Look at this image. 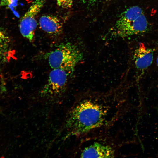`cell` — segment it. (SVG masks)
<instances>
[{"instance_id": "1", "label": "cell", "mask_w": 158, "mask_h": 158, "mask_svg": "<svg viewBox=\"0 0 158 158\" xmlns=\"http://www.w3.org/2000/svg\"><path fill=\"white\" fill-rule=\"evenodd\" d=\"M113 107L104 100L92 98L80 99L68 114L65 125L69 135H83L107 125Z\"/></svg>"}, {"instance_id": "8", "label": "cell", "mask_w": 158, "mask_h": 158, "mask_svg": "<svg viewBox=\"0 0 158 158\" xmlns=\"http://www.w3.org/2000/svg\"><path fill=\"white\" fill-rule=\"evenodd\" d=\"M40 28L47 33L58 35L62 31V25L56 17L51 15L42 16L39 20Z\"/></svg>"}, {"instance_id": "4", "label": "cell", "mask_w": 158, "mask_h": 158, "mask_svg": "<svg viewBox=\"0 0 158 158\" xmlns=\"http://www.w3.org/2000/svg\"><path fill=\"white\" fill-rule=\"evenodd\" d=\"M70 74L63 69H52L49 74L47 82L41 90V96L50 98L62 95L66 88Z\"/></svg>"}, {"instance_id": "12", "label": "cell", "mask_w": 158, "mask_h": 158, "mask_svg": "<svg viewBox=\"0 0 158 158\" xmlns=\"http://www.w3.org/2000/svg\"><path fill=\"white\" fill-rule=\"evenodd\" d=\"M156 63H157V65L158 67V53L157 55V57Z\"/></svg>"}, {"instance_id": "5", "label": "cell", "mask_w": 158, "mask_h": 158, "mask_svg": "<svg viewBox=\"0 0 158 158\" xmlns=\"http://www.w3.org/2000/svg\"><path fill=\"white\" fill-rule=\"evenodd\" d=\"M46 0H35L22 18L19 25L22 35L30 42L33 40L37 26V15L43 7Z\"/></svg>"}, {"instance_id": "3", "label": "cell", "mask_w": 158, "mask_h": 158, "mask_svg": "<svg viewBox=\"0 0 158 158\" xmlns=\"http://www.w3.org/2000/svg\"><path fill=\"white\" fill-rule=\"evenodd\" d=\"M45 56L52 69H63L70 74L83 58L82 53L77 46L68 42L60 44Z\"/></svg>"}, {"instance_id": "2", "label": "cell", "mask_w": 158, "mask_h": 158, "mask_svg": "<svg viewBox=\"0 0 158 158\" xmlns=\"http://www.w3.org/2000/svg\"><path fill=\"white\" fill-rule=\"evenodd\" d=\"M148 28L143 11L140 7L134 6L121 14L113 27L112 35L116 37H126L145 33Z\"/></svg>"}, {"instance_id": "7", "label": "cell", "mask_w": 158, "mask_h": 158, "mask_svg": "<svg viewBox=\"0 0 158 158\" xmlns=\"http://www.w3.org/2000/svg\"><path fill=\"white\" fill-rule=\"evenodd\" d=\"M115 151L110 145L95 142L85 147L80 154L82 158H112Z\"/></svg>"}, {"instance_id": "10", "label": "cell", "mask_w": 158, "mask_h": 158, "mask_svg": "<svg viewBox=\"0 0 158 158\" xmlns=\"http://www.w3.org/2000/svg\"><path fill=\"white\" fill-rule=\"evenodd\" d=\"M57 5L64 8H71L73 5V0H56Z\"/></svg>"}, {"instance_id": "9", "label": "cell", "mask_w": 158, "mask_h": 158, "mask_svg": "<svg viewBox=\"0 0 158 158\" xmlns=\"http://www.w3.org/2000/svg\"><path fill=\"white\" fill-rule=\"evenodd\" d=\"M11 39L4 30L0 29V61L3 60L8 53Z\"/></svg>"}, {"instance_id": "11", "label": "cell", "mask_w": 158, "mask_h": 158, "mask_svg": "<svg viewBox=\"0 0 158 158\" xmlns=\"http://www.w3.org/2000/svg\"><path fill=\"white\" fill-rule=\"evenodd\" d=\"M83 1L88 3V4H92L94 3L98 0H82Z\"/></svg>"}, {"instance_id": "6", "label": "cell", "mask_w": 158, "mask_h": 158, "mask_svg": "<svg viewBox=\"0 0 158 158\" xmlns=\"http://www.w3.org/2000/svg\"><path fill=\"white\" fill-rule=\"evenodd\" d=\"M154 50L140 44L135 51L133 60L135 68L139 78L151 65L154 58Z\"/></svg>"}]
</instances>
